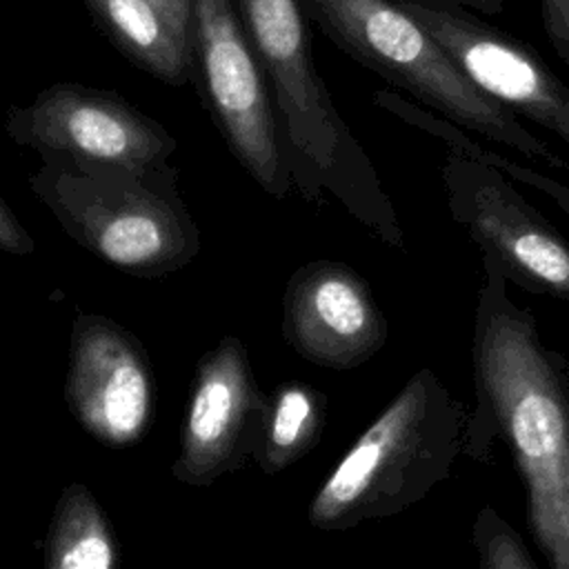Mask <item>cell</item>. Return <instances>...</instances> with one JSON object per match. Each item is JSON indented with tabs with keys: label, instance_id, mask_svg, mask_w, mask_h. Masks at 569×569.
<instances>
[{
	"label": "cell",
	"instance_id": "cell-1",
	"mask_svg": "<svg viewBox=\"0 0 569 569\" xmlns=\"http://www.w3.org/2000/svg\"><path fill=\"white\" fill-rule=\"evenodd\" d=\"M471 336L473 398L462 456L489 465L502 440L527 496V525L549 569H569V362L549 349L482 258Z\"/></svg>",
	"mask_w": 569,
	"mask_h": 569
},
{
	"label": "cell",
	"instance_id": "cell-10",
	"mask_svg": "<svg viewBox=\"0 0 569 569\" xmlns=\"http://www.w3.org/2000/svg\"><path fill=\"white\" fill-rule=\"evenodd\" d=\"M64 400L78 425L98 442L136 445L156 413L153 369L140 340L104 316H76Z\"/></svg>",
	"mask_w": 569,
	"mask_h": 569
},
{
	"label": "cell",
	"instance_id": "cell-13",
	"mask_svg": "<svg viewBox=\"0 0 569 569\" xmlns=\"http://www.w3.org/2000/svg\"><path fill=\"white\" fill-rule=\"evenodd\" d=\"M98 29L136 67L180 87L193 80V47L149 0H84Z\"/></svg>",
	"mask_w": 569,
	"mask_h": 569
},
{
	"label": "cell",
	"instance_id": "cell-14",
	"mask_svg": "<svg viewBox=\"0 0 569 569\" xmlns=\"http://www.w3.org/2000/svg\"><path fill=\"white\" fill-rule=\"evenodd\" d=\"M47 569H118L113 529L82 482L62 489L47 540Z\"/></svg>",
	"mask_w": 569,
	"mask_h": 569
},
{
	"label": "cell",
	"instance_id": "cell-4",
	"mask_svg": "<svg viewBox=\"0 0 569 569\" xmlns=\"http://www.w3.org/2000/svg\"><path fill=\"white\" fill-rule=\"evenodd\" d=\"M29 187L80 247L131 276H169L202 247L169 164L127 171L42 156Z\"/></svg>",
	"mask_w": 569,
	"mask_h": 569
},
{
	"label": "cell",
	"instance_id": "cell-9",
	"mask_svg": "<svg viewBox=\"0 0 569 569\" xmlns=\"http://www.w3.org/2000/svg\"><path fill=\"white\" fill-rule=\"evenodd\" d=\"M398 4L438 40L476 87L569 147V84L531 47L451 2L398 0Z\"/></svg>",
	"mask_w": 569,
	"mask_h": 569
},
{
	"label": "cell",
	"instance_id": "cell-15",
	"mask_svg": "<svg viewBox=\"0 0 569 569\" xmlns=\"http://www.w3.org/2000/svg\"><path fill=\"white\" fill-rule=\"evenodd\" d=\"M325 425V398L302 382L280 385L267 400L264 425L256 447L260 467L276 473L316 447Z\"/></svg>",
	"mask_w": 569,
	"mask_h": 569
},
{
	"label": "cell",
	"instance_id": "cell-17",
	"mask_svg": "<svg viewBox=\"0 0 569 569\" xmlns=\"http://www.w3.org/2000/svg\"><path fill=\"white\" fill-rule=\"evenodd\" d=\"M471 542L476 569H538L520 533L491 505L476 513Z\"/></svg>",
	"mask_w": 569,
	"mask_h": 569
},
{
	"label": "cell",
	"instance_id": "cell-16",
	"mask_svg": "<svg viewBox=\"0 0 569 569\" xmlns=\"http://www.w3.org/2000/svg\"><path fill=\"white\" fill-rule=\"evenodd\" d=\"M373 102L378 107H382L385 111H389L391 116L400 118L402 122H407V124H411V127H416V129H420V131L442 140L449 147V153H456V156L469 158L473 162L487 164L491 169H498L509 180H518V182H522V184L545 193L569 218V184H565V182H560L556 178L545 176L536 167H527L522 162H516V160L507 158L500 151H493V149L480 144L465 129L456 127L453 122L436 116L433 111H429V109H425V107H420L416 102H409L407 98H402L398 93L376 91L373 93Z\"/></svg>",
	"mask_w": 569,
	"mask_h": 569
},
{
	"label": "cell",
	"instance_id": "cell-6",
	"mask_svg": "<svg viewBox=\"0 0 569 569\" xmlns=\"http://www.w3.org/2000/svg\"><path fill=\"white\" fill-rule=\"evenodd\" d=\"M193 82L242 169L273 198H284L291 169L267 76L233 0H191Z\"/></svg>",
	"mask_w": 569,
	"mask_h": 569
},
{
	"label": "cell",
	"instance_id": "cell-22",
	"mask_svg": "<svg viewBox=\"0 0 569 569\" xmlns=\"http://www.w3.org/2000/svg\"><path fill=\"white\" fill-rule=\"evenodd\" d=\"M567 382H569V373H567Z\"/></svg>",
	"mask_w": 569,
	"mask_h": 569
},
{
	"label": "cell",
	"instance_id": "cell-18",
	"mask_svg": "<svg viewBox=\"0 0 569 569\" xmlns=\"http://www.w3.org/2000/svg\"><path fill=\"white\" fill-rule=\"evenodd\" d=\"M542 31L553 51L569 67V0H536Z\"/></svg>",
	"mask_w": 569,
	"mask_h": 569
},
{
	"label": "cell",
	"instance_id": "cell-7",
	"mask_svg": "<svg viewBox=\"0 0 569 569\" xmlns=\"http://www.w3.org/2000/svg\"><path fill=\"white\" fill-rule=\"evenodd\" d=\"M4 129L40 156L127 171L162 169L178 147L171 131L122 96L76 82H56L9 109Z\"/></svg>",
	"mask_w": 569,
	"mask_h": 569
},
{
	"label": "cell",
	"instance_id": "cell-5",
	"mask_svg": "<svg viewBox=\"0 0 569 569\" xmlns=\"http://www.w3.org/2000/svg\"><path fill=\"white\" fill-rule=\"evenodd\" d=\"M305 13L347 56L405 89L456 127L482 136L527 160L569 169V158L531 133L453 62L438 40L398 0H300Z\"/></svg>",
	"mask_w": 569,
	"mask_h": 569
},
{
	"label": "cell",
	"instance_id": "cell-11",
	"mask_svg": "<svg viewBox=\"0 0 569 569\" xmlns=\"http://www.w3.org/2000/svg\"><path fill=\"white\" fill-rule=\"evenodd\" d=\"M267 398L258 391L244 345L227 336L196 367L173 476L193 487L244 465L258 447Z\"/></svg>",
	"mask_w": 569,
	"mask_h": 569
},
{
	"label": "cell",
	"instance_id": "cell-3",
	"mask_svg": "<svg viewBox=\"0 0 569 569\" xmlns=\"http://www.w3.org/2000/svg\"><path fill=\"white\" fill-rule=\"evenodd\" d=\"M469 409L433 369H418L340 458L309 505L325 531L396 516L449 478Z\"/></svg>",
	"mask_w": 569,
	"mask_h": 569
},
{
	"label": "cell",
	"instance_id": "cell-12",
	"mask_svg": "<svg viewBox=\"0 0 569 569\" xmlns=\"http://www.w3.org/2000/svg\"><path fill=\"white\" fill-rule=\"evenodd\" d=\"M282 311L289 347L327 369H353L371 360L389 336L369 282L338 260H313L296 269Z\"/></svg>",
	"mask_w": 569,
	"mask_h": 569
},
{
	"label": "cell",
	"instance_id": "cell-20",
	"mask_svg": "<svg viewBox=\"0 0 569 569\" xmlns=\"http://www.w3.org/2000/svg\"><path fill=\"white\" fill-rule=\"evenodd\" d=\"M149 2L156 4L184 38L191 40V0H149Z\"/></svg>",
	"mask_w": 569,
	"mask_h": 569
},
{
	"label": "cell",
	"instance_id": "cell-2",
	"mask_svg": "<svg viewBox=\"0 0 569 569\" xmlns=\"http://www.w3.org/2000/svg\"><path fill=\"white\" fill-rule=\"evenodd\" d=\"M233 4L276 98L293 189L311 204H322L331 196L378 240L405 249L393 202L316 69L302 2L233 0Z\"/></svg>",
	"mask_w": 569,
	"mask_h": 569
},
{
	"label": "cell",
	"instance_id": "cell-19",
	"mask_svg": "<svg viewBox=\"0 0 569 569\" xmlns=\"http://www.w3.org/2000/svg\"><path fill=\"white\" fill-rule=\"evenodd\" d=\"M33 249H36L33 238L20 224L11 207L0 198V251L13 253V256H29L33 253Z\"/></svg>",
	"mask_w": 569,
	"mask_h": 569
},
{
	"label": "cell",
	"instance_id": "cell-8",
	"mask_svg": "<svg viewBox=\"0 0 569 569\" xmlns=\"http://www.w3.org/2000/svg\"><path fill=\"white\" fill-rule=\"evenodd\" d=\"M440 176L451 218L507 282L569 302V240L505 173L449 153Z\"/></svg>",
	"mask_w": 569,
	"mask_h": 569
},
{
	"label": "cell",
	"instance_id": "cell-21",
	"mask_svg": "<svg viewBox=\"0 0 569 569\" xmlns=\"http://www.w3.org/2000/svg\"><path fill=\"white\" fill-rule=\"evenodd\" d=\"M442 2L465 7V9H469L473 13H480V16H496L505 9V0H442Z\"/></svg>",
	"mask_w": 569,
	"mask_h": 569
}]
</instances>
